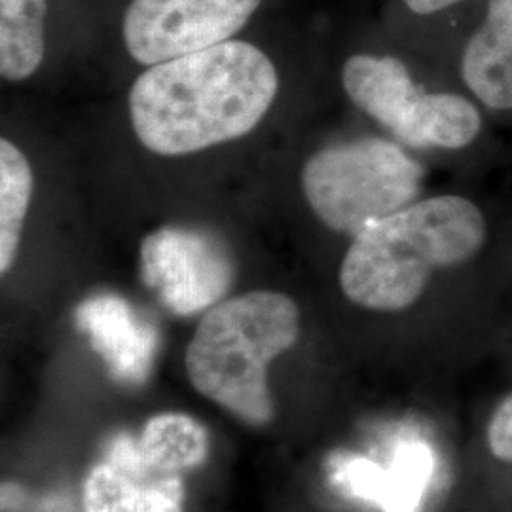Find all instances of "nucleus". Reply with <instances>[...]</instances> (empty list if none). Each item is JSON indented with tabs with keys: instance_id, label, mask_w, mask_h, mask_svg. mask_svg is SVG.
Here are the masks:
<instances>
[{
	"instance_id": "f8f14e48",
	"label": "nucleus",
	"mask_w": 512,
	"mask_h": 512,
	"mask_svg": "<svg viewBox=\"0 0 512 512\" xmlns=\"http://www.w3.org/2000/svg\"><path fill=\"white\" fill-rule=\"evenodd\" d=\"M48 0H0V74L21 82L37 73L46 52Z\"/></svg>"
},
{
	"instance_id": "dca6fc26",
	"label": "nucleus",
	"mask_w": 512,
	"mask_h": 512,
	"mask_svg": "<svg viewBox=\"0 0 512 512\" xmlns=\"http://www.w3.org/2000/svg\"><path fill=\"white\" fill-rule=\"evenodd\" d=\"M488 446L495 459L512 463V395L495 408L488 425Z\"/></svg>"
},
{
	"instance_id": "423d86ee",
	"label": "nucleus",
	"mask_w": 512,
	"mask_h": 512,
	"mask_svg": "<svg viewBox=\"0 0 512 512\" xmlns=\"http://www.w3.org/2000/svg\"><path fill=\"white\" fill-rule=\"evenodd\" d=\"M264 0H131L124 44L141 65H158L232 40Z\"/></svg>"
},
{
	"instance_id": "f03ea898",
	"label": "nucleus",
	"mask_w": 512,
	"mask_h": 512,
	"mask_svg": "<svg viewBox=\"0 0 512 512\" xmlns=\"http://www.w3.org/2000/svg\"><path fill=\"white\" fill-rule=\"evenodd\" d=\"M486 220L471 200L437 196L412 203L357 234L340 287L361 308L401 311L421 298L431 275L480 253Z\"/></svg>"
},
{
	"instance_id": "9b49d317",
	"label": "nucleus",
	"mask_w": 512,
	"mask_h": 512,
	"mask_svg": "<svg viewBox=\"0 0 512 512\" xmlns=\"http://www.w3.org/2000/svg\"><path fill=\"white\" fill-rule=\"evenodd\" d=\"M461 78L488 109L512 110V0H488L461 55Z\"/></svg>"
},
{
	"instance_id": "ddd939ff",
	"label": "nucleus",
	"mask_w": 512,
	"mask_h": 512,
	"mask_svg": "<svg viewBox=\"0 0 512 512\" xmlns=\"http://www.w3.org/2000/svg\"><path fill=\"white\" fill-rule=\"evenodd\" d=\"M139 444L148 467L169 475L196 469L209 456L205 427L186 414L169 412L150 418Z\"/></svg>"
},
{
	"instance_id": "39448f33",
	"label": "nucleus",
	"mask_w": 512,
	"mask_h": 512,
	"mask_svg": "<svg viewBox=\"0 0 512 512\" xmlns=\"http://www.w3.org/2000/svg\"><path fill=\"white\" fill-rule=\"evenodd\" d=\"M349 99L414 148L467 147L482 129L475 105L456 93L423 92L401 59L357 54L342 69Z\"/></svg>"
},
{
	"instance_id": "0eeeda50",
	"label": "nucleus",
	"mask_w": 512,
	"mask_h": 512,
	"mask_svg": "<svg viewBox=\"0 0 512 512\" xmlns=\"http://www.w3.org/2000/svg\"><path fill=\"white\" fill-rule=\"evenodd\" d=\"M82 507L84 512H184L183 478L148 467L139 440L118 433L105 459L86 476Z\"/></svg>"
},
{
	"instance_id": "9d476101",
	"label": "nucleus",
	"mask_w": 512,
	"mask_h": 512,
	"mask_svg": "<svg viewBox=\"0 0 512 512\" xmlns=\"http://www.w3.org/2000/svg\"><path fill=\"white\" fill-rule=\"evenodd\" d=\"M78 325L109 366L112 378L128 385L143 384L158 348V334L128 302L118 296H97L76 311Z\"/></svg>"
},
{
	"instance_id": "4468645a",
	"label": "nucleus",
	"mask_w": 512,
	"mask_h": 512,
	"mask_svg": "<svg viewBox=\"0 0 512 512\" xmlns=\"http://www.w3.org/2000/svg\"><path fill=\"white\" fill-rule=\"evenodd\" d=\"M33 196V169L14 143L0 141V272L16 262L23 224Z\"/></svg>"
},
{
	"instance_id": "f3484780",
	"label": "nucleus",
	"mask_w": 512,
	"mask_h": 512,
	"mask_svg": "<svg viewBox=\"0 0 512 512\" xmlns=\"http://www.w3.org/2000/svg\"><path fill=\"white\" fill-rule=\"evenodd\" d=\"M458 2H461V0H404V4L414 14H420V16H429V14H435L440 10H446V8H450Z\"/></svg>"
},
{
	"instance_id": "1a4fd4ad",
	"label": "nucleus",
	"mask_w": 512,
	"mask_h": 512,
	"mask_svg": "<svg viewBox=\"0 0 512 512\" xmlns=\"http://www.w3.org/2000/svg\"><path fill=\"white\" fill-rule=\"evenodd\" d=\"M433 473L435 454L421 440L399 442L387 467L351 454L329 459L330 484L382 512H418Z\"/></svg>"
},
{
	"instance_id": "20e7f679",
	"label": "nucleus",
	"mask_w": 512,
	"mask_h": 512,
	"mask_svg": "<svg viewBox=\"0 0 512 512\" xmlns=\"http://www.w3.org/2000/svg\"><path fill=\"white\" fill-rule=\"evenodd\" d=\"M423 167L403 148L376 137L315 152L302 169L311 211L340 234H361L370 224L412 205Z\"/></svg>"
},
{
	"instance_id": "6e6552de",
	"label": "nucleus",
	"mask_w": 512,
	"mask_h": 512,
	"mask_svg": "<svg viewBox=\"0 0 512 512\" xmlns=\"http://www.w3.org/2000/svg\"><path fill=\"white\" fill-rule=\"evenodd\" d=\"M148 239L145 279L165 306L190 315L215 304L230 289L232 266L205 239Z\"/></svg>"
},
{
	"instance_id": "f257e3e1",
	"label": "nucleus",
	"mask_w": 512,
	"mask_h": 512,
	"mask_svg": "<svg viewBox=\"0 0 512 512\" xmlns=\"http://www.w3.org/2000/svg\"><path fill=\"white\" fill-rule=\"evenodd\" d=\"M277 90L268 55L255 44L226 40L148 67L131 86L129 118L147 150L184 156L251 133Z\"/></svg>"
},
{
	"instance_id": "7ed1b4c3",
	"label": "nucleus",
	"mask_w": 512,
	"mask_h": 512,
	"mask_svg": "<svg viewBox=\"0 0 512 512\" xmlns=\"http://www.w3.org/2000/svg\"><path fill=\"white\" fill-rule=\"evenodd\" d=\"M300 336V310L293 298L255 291L228 298L203 315L184 365L192 385L251 425L274 418L268 366Z\"/></svg>"
},
{
	"instance_id": "2eb2a0df",
	"label": "nucleus",
	"mask_w": 512,
	"mask_h": 512,
	"mask_svg": "<svg viewBox=\"0 0 512 512\" xmlns=\"http://www.w3.org/2000/svg\"><path fill=\"white\" fill-rule=\"evenodd\" d=\"M0 512H80L76 499L67 490L35 494L18 482H2Z\"/></svg>"
}]
</instances>
